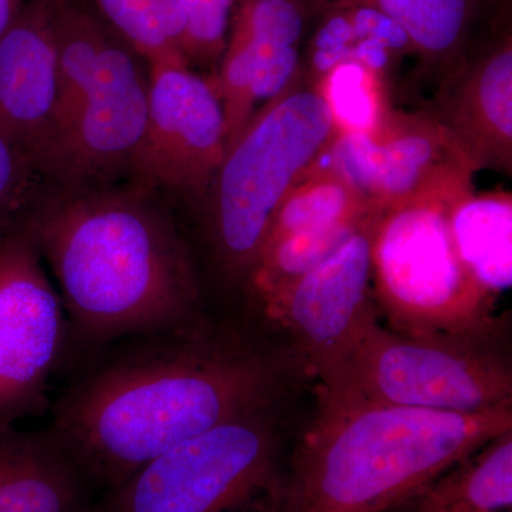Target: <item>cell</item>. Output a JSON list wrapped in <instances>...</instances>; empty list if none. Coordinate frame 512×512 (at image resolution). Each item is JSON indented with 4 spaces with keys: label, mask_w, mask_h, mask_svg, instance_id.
<instances>
[{
    "label": "cell",
    "mask_w": 512,
    "mask_h": 512,
    "mask_svg": "<svg viewBox=\"0 0 512 512\" xmlns=\"http://www.w3.org/2000/svg\"><path fill=\"white\" fill-rule=\"evenodd\" d=\"M318 387V412L293 454L282 512H390L512 430V409L431 412Z\"/></svg>",
    "instance_id": "cell-3"
},
{
    "label": "cell",
    "mask_w": 512,
    "mask_h": 512,
    "mask_svg": "<svg viewBox=\"0 0 512 512\" xmlns=\"http://www.w3.org/2000/svg\"><path fill=\"white\" fill-rule=\"evenodd\" d=\"M320 2V0H306ZM382 13L404 30L421 59L446 73L463 57L476 0H336Z\"/></svg>",
    "instance_id": "cell-20"
},
{
    "label": "cell",
    "mask_w": 512,
    "mask_h": 512,
    "mask_svg": "<svg viewBox=\"0 0 512 512\" xmlns=\"http://www.w3.org/2000/svg\"><path fill=\"white\" fill-rule=\"evenodd\" d=\"M306 3L320 15L306 53L303 82L311 87L343 62L365 64L389 79L404 57L416 55L404 30L375 9L336 0Z\"/></svg>",
    "instance_id": "cell-17"
},
{
    "label": "cell",
    "mask_w": 512,
    "mask_h": 512,
    "mask_svg": "<svg viewBox=\"0 0 512 512\" xmlns=\"http://www.w3.org/2000/svg\"><path fill=\"white\" fill-rule=\"evenodd\" d=\"M156 191L50 187L25 224L67 319L62 373L117 340L205 312L190 245Z\"/></svg>",
    "instance_id": "cell-2"
},
{
    "label": "cell",
    "mask_w": 512,
    "mask_h": 512,
    "mask_svg": "<svg viewBox=\"0 0 512 512\" xmlns=\"http://www.w3.org/2000/svg\"><path fill=\"white\" fill-rule=\"evenodd\" d=\"M458 198H416L383 211L377 221L373 296L394 332L500 338L495 298L468 274L451 235L448 212Z\"/></svg>",
    "instance_id": "cell-5"
},
{
    "label": "cell",
    "mask_w": 512,
    "mask_h": 512,
    "mask_svg": "<svg viewBox=\"0 0 512 512\" xmlns=\"http://www.w3.org/2000/svg\"><path fill=\"white\" fill-rule=\"evenodd\" d=\"M52 5L53 0H26L0 36V130L28 147L42 170L59 106Z\"/></svg>",
    "instance_id": "cell-15"
},
{
    "label": "cell",
    "mask_w": 512,
    "mask_h": 512,
    "mask_svg": "<svg viewBox=\"0 0 512 512\" xmlns=\"http://www.w3.org/2000/svg\"><path fill=\"white\" fill-rule=\"evenodd\" d=\"M99 494L49 429L0 427V512H92Z\"/></svg>",
    "instance_id": "cell-16"
},
{
    "label": "cell",
    "mask_w": 512,
    "mask_h": 512,
    "mask_svg": "<svg viewBox=\"0 0 512 512\" xmlns=\"http://www.w3.org/2000/svg\"><path fill=\"white\" fill-rule=\"evenodd\" d=\"M370 214L373 212L265 244L245 286L249 302L258 309L271 302L296 279L335 254Z\"/></svg>",
    "instance_id": "cell-21"
},
{
    "label": "cell",
    "mask_w": 512,
    "mask_h": 512,
    "mask_svg": "<svg viewBox=\"0 0 512 512\" xmlns=\"http://www.w3.org/2000/svg\"><path fill=\"white\" fill-rule=\"evenodd\" d=\"M227 120L214 77L187 66H150L146 133L127 181L160 188L205 192L227 154Z\"/></svg>",
    "instance_id": "cell-12"
},
{
    "label": "cell",
    "mask_w": 512,
    "mask_h": 512,
    "mask_svg": "<svg viewBox=\"0 0 512 512\" xmlns=\"http://www.w3.org/2000/svg\"><path fill=\"white\" fill-rule=\"evenodd\" d=\"M272 407L224 421L164 451L101 493L92 512H232L276 481Z\"/></svg>",
    "instance_id": "cell-6"
},
{
    "label": "cell",
    "mask_w": 512,
    "mask_h": 512,
    "mask_svg": "<svg viewBox=\"0 0 512 512\" xmlns=\"http://www.w3.org/2000/svg\"><path fill=\"white\" fill-rule=\"evenodd\" d=\"M309 13L306 0H235L214 76L227 120V150L259 106L301 80Z\"/></svg>",
    "instance_id": "cell-13"
},
{
    "label": "cell",
    "mask_w": 512,
    "mask_h": 512,
    "mask_svg": "<svg viewBox=\"0 0 512 512\" xmlns=\"http://www.w3.org/2000/svg\"><path fill=\"white\" fill-rule=\"evenodd\" d=\"M188 25V60L201 64L220 62L227 43L231 15L217 0H175Z\"/></svg>",
    "instance_id": "cell-26"
},
{
    "label": "cell",
    "mask_w": 512,
    "mask_h": 512,
    "mask_svg": "<svg viewBox=\"0 0 512 512\" xmlns=\"http://www.w3.org/2000/svg\"><path fill=\"white\" fill-rule=\"evenodd\" d=\"M26 0H0V36L18 19Z\"/></svg>",
    "instance_id": "cell-27"
},
{
    "label": "cell",
    "mask_w": 512,
    "mask_h": 512,
    "mask_svg": "<svg viewBox=\"0 0 512 512\" xmlns=\"http://www.w3.org/2000/svg\"><path fill=\"white\" fill-rule=\"evenodd\" d=\"M47 429L97 494L229 419L274 406L282 362L207 312L127 336L67 370Z\"/></svg>",
    "instance_id": "cell-1"
},
{
    "label": "cell",
    "mask_w": 512,
    "mask_h": 512,
    "mask_svg": "<svg viewBox=\"0 0 512 512\" xmlns=\"http://www.w3.org/2000/svg\"><path fill=\"white\" fill-rule=\"evenodd\" d=\"M373 212L328 259L296 279L259 311L292 336L306 369L319 382L339 372L377 319Z\"/></svg>",
    "instance_id": "cell-11"
},
{
    "label": "cell",
    "mask_w": 512,
    "mask_h": 512,
    "mask_svg": "<svg viewBox=\"0 0 512 512\" xmlns=\"http://www.w3.org/2000/svg\"><path fill=\"white\" fill-rule=\"evenodd\" d=\"M380 212L416 198L473 192L476 165L429 113L392 110L373 134H339L320 157Z\"/></svg>",
    "instance_id": "cell-9"
},
{
    "label": "cell",
    "mask_w": 512,
    "mask_h": 512,
    "mask_svg": "<svg viewBox=\"0 0 512 512\" xmlns=\"http://www.w3.org/2000/svg\"><path fill=\"white\" fill-rule=\"evenodd\" d=\"M505 512H511V511H505Z\"/></svg>",
    "instance_id": "cell-29"
},
{
    "label": "cell",
    "mask_w": 512,
    "mask_h": 512,
    "mask_svg": "<svg viewBox=\"0 0 512 512\" xmlns=\"http://www.w3.org/2000/svg\"><path fill=\"white\" fill-rule=\"evenodd\" d=\"M369 212L376 211L370 210L365 200L319 158L318 163L303 175L282 201L264 245L350 218L363 217Z\"/></svg>",
    "instance_id": "cell-23"
},
{
    "label": "cell",
    "mask_w": 512,
    "mask_h": 512,
    "mask_svg": "<svg viewBox=\"0 0 512 512\" xmlns=\"http://www.w3.org/2000/svg\"><path fill=\"white\" fill-rule=\"evenodd\" d=\"M512 507V430L485 443L390 512H505Z\"/></svg>",
    "instance_id": "cell-18"
},
{
    "label": "cell",
    "mask_w": 512,
    "mask_h": 512,
    "mask_svg": "<svg viewBox=\"0 0 512 512\" xmlns=\"http://www.w3.org/2000/svg\"><path fill=\"white\" fill-rule=\"evenodd\" d=\"M313 89L328 104L339 134L376 133L393 110L389 79L362 63L336 64Z\"/></svg>",
    "instance_id": "cell-24"
},
{
    "label": "cell",
    "mask_w": 512,
    "mask_h": 512,
    "mask_svg": "<svg viewBox=\"0 0 512 512\" xmlns=\"http://www.w3.org/2000/svg\"><path fill=\"white\" fill-rule=\"evenodd\" d=\"M319 384L431 412L512 409V366L498 340L412 338L379 322L339 372Z\"/></svg>",
    "instance_id": "cell-7"
},
{
    "label": "cell",
    "mask_w": 512,
    "mask_h": 512,
    "mask_svg": "<svg viewBox=\"0 0 512 512\" xmlns=\"http://www.w3.org/2000/svg\"><path fill=\"white\" fill-rule=\"evenodd\" d=\"M150 64L116 32L92 86L45 164L49 183L82 190L127 181L146 133Z\"/></svg>",
    "instance_id": "cell-10"
},
{
    "label": "cell",
    "mask_w": 512,
    "mask_h": 512,
    "mask_svg": "<svg viewBox=\"0 0 512 512\" xmlns=\"http://www.w3.org/2000/svg\"><path fill=\"white\" fill-rule=\"evenodd\" d=\"M477 170H512V42L498 37L477 56L443 74L433 109Z\"/></svg>",
    "instance_id": "cell-14"
},
{
    "label": "cell",
    "mask_w": 512,
    "mask_h": 512,
    "mask_svg": "<svg viewBox=\"0 0 512 512\" xmlns=\"http://www.w3.org/2000/svg\"><path fill=\"white\" fill-rule=\"evenodd\" d=\"M461 262L484 291L497 298L512 284V195H463L448 212Z\"/></svg>",
    "instance_id": "cell-19"
},
{
    "label": "cell",
    "mask_w": 512,
    "mask_h": 512,
    "mask_svg": "<svg viewBox=\"0 0 512 512\" xmlns=\"http://www.w3.org/2000/svg\"><path fill=\"white\" fill-rule=\"evenodd\" d=\"M338 136L328 104L298 80L259 106L229 146L211 185L208 237L231 285L245 292L276 211Z\"/></svg>",
    "instance_id": "cell-4"
},
{
    "label": "cell",
    "mask_w": 512,
    "mask_h": 512,
    "mask_svg": "<svg viewBox=\"0 0 512 512\" xmlns=\"http://www.w3.org/2000/svg\"><path fill=\"white\" fill-rule=\"evenodd\" d=\"M94 9L150 66L190 67L188 25L175 0H92Z\"/></svg>",
    "instance_id": "cell-22"
},
{
    "label": "cell",
    "mask_w": 512,
    "mask_h": 512,
    "mask_svg": "<svg viewBox=\"0 0 512 512\" xmlns=\"http://www.w3.org/2000/svg\"><path fill=\"white\" fill-rule=\"evenodd\" d=\"M67 319L25 221L0 242V427L49 412Z\"/></svg>",
    "instance_id": "cell-8"
},
{
    "label": "cell",
    "mask_w": 512,
    "mask_h": 512,
    "mask_svg": "<svg viewBox=\"0 0 512 512\" xmlns=\"http://www.w3.org/2000/svg\"><path fill=\"white\" fill-rule=\"evenodd\" d=\"M50 187L35 154L0 130V242L26 220Z\"/></svg>",
    "instance_id": "cell-25"
},
{
    "label": "cell",
    "mask_w": 512,
    "mask_h": 512,
    "mask_svg": "<svg viewBox=\"0 0 512 512\" xmlns=\"http://www.w3.org/2000/svg\"><path fill=\"white\" fill-rule=\"evenodd\" d=\"M251 507H252V504H249V505H247V507L241 508V510L232 511V512H252ZM254 512H264V511H254Z\"/></svg>",
    "instance_id": "cell-28"
}]
</instances>
